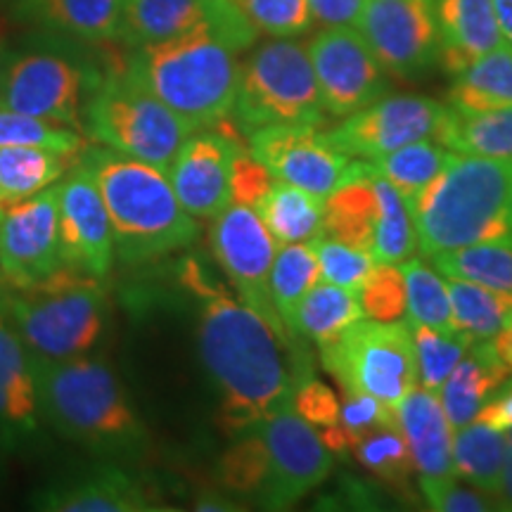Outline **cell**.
I'll return each mask as SVG.
<instances>
[{"label":"cell","mask_w":512,"mask_h":512,"mask_svg":"<svg viewBox=\"0 0 512 512\" xmlns=\"http://www.w3.org/2000/svg\"><path fill=\"white\" fill-rule=\"evenodd\" d=\"M185 292L197 299V344L202 366L219 394V422L238 437L292 403L306 363H292L290 347L259 313L230 292L197 259L178 268Z\"/></svg>","instance_id":"1"},{"label":"cell","mask_w":512,"mask_h":512,"mask_svg":"<svg viewBox=\"0 0 512 512\" xmlns=\"http://www.w3.org/2000/svg\"><path fill=\"white\" fill-rule=\"evenodd\" d=\"M38 361V396L46 427L105 463L133 465L152 441L119 375L102 358Z\"/></svg>","instance_id":"2"},{"label":"cell","mask_w":512,"mask_h":512,"mask_svg":"<svg viewBox=\"0 0 512 512\" xmlns=\"http://www.w3.org/2000/svg\"><path fill=\"white\" fill-rule=\"evenodd\" d=\"M512 159L448 152L444 169L408 197L418 252L427 259L475 245H510Z\"/></svg>","instance_id":"3"},{"label":"cell","mask_w":512,"mask_h":512,"mask_svg":"<svg viewBox=\"0 0 512 512\" xmlns=\"http://www.w3.org/2000/svg\"><path fill=\"white\" fill-rule=\"evenodd\" d=\"M81 162L98 183L119 261L150 264L197 240L200 223L178 202L164 171L102 145L83 152Z\"/></svg>","instance_id":"4"},{"label":"cell","mask_w":512,"mask_h":512,"mask_svg":"<svg viewBox=\"0 0 512 512\" xmlns=\"http://www.w3.org/2000/svg\"><path fill=\"white\" fill-rule=\"evenodd\" d=\"M240 50L214 29L133 48L124 72L174 110L192 131L230 117Z\"/></svg>","instance_id":"5"},{"label":"cell","mask_w":512,"mask_h":512,"mask_svg":"<svg viewBox=\"0 0 512 512\" xmlns=\"http://www.w3.org/2000/svg\"><path fill=\"white\" fill-rule=\"evenodd\" d=\"M3 294L19 337L43 361L91 356L110 323L105 280L69 268L22 290L5 285Z\"/></svg>","instance_id":"6"},{"label":"cell","mask_w":512,"mask_h":512,"mask_svg":"<svg viewBox=\"0 0 512 512\" xmlns=\"http://www.w3.org/2000/svg\"><path fill=\"white\" fill-rule=\"evenodd\" d=\"M245 136L266 126H323L328 121L306 46L271 38L240 62L233 112Z\"/></svg>","instance_id":"7"},{"label":"cell","mask_w":512,"mask_h":512,"mask_svg":"<svg viewBox=\"0 0 512 512\" xmlns=\"http://www.w3.org/2000/svg\"><path fill=\"white\" fill-rule=\"evenodd\" d=\"M83 131L102 147L169 171L192 128L126 72L105 76L83 105Z\"/></svg>","instance_id":"8"},{"label":"cell","mask_w":512,"mask_h":512,"mask_svg":"<svg viewBox=\"0 0 512 512\" xmlns=\"http://www.w3.org/2000/svg\"><path fill=\"white\" fill-rule=\"evenodd\" d=\"M320 361L339 387L375 396L394 411L418 384L408 320L380 323L361 318L337 339L320 347Z\"/></svg>","instance_id":"9"},{"label":"cell","mask_w":512,"mask_h":512,"mask_svg":"<svg viewBox=\"0 0 512 512\" xmlns=\"http://www.w3.org/2000/svg\"><path fill=\"white\" fill-rule=\"evenodd\" d=\"M209 245L240 302L259 313L275 335L292 347L294 339L275 311L271 297V268L278 247L256 209L228 204L216 219H211Z\"/></svg>","instance_id":"10"},{"label":"cell","mask_w":512,"mask_h":512,"mask_svg":"<svg viewBox=\"0 0 512 512\" xmlns=\"http://www.w3.org/2000/svg\"><path fill=\"white\" fill-rule=\"evenodd\" d=\"M88 76L74 60L55 50L12 55L0 69V107L83 128Z\"/></svg>","instance_id":"11"},{"label":"cell","mask_w":512,"mask_h":512,"mask_svg":"<svg viewBox=\"0 0 512 512\" xmlns=\"http://www.w3.org/2000/svg\"><path fill=\"white\" fill-rule=\"evenodd\" d=\"M261 437L268 451V479L256 496L264 510H287L328 479L330 448L292 403L261 420Z\"/></svg>","instance_id":"12"},{"label":"cell","mask_w":512,"mask_h":512,"mask_svg":"<svg viewBox=\"0 0 512 512\" xmlns=\"http://www.w3.org/2000/svg\"><path fill=\"white\" fill-rule=\"evenodd\" d=\"M249 152L275 181L328 197L351 178L368 174V162L337 152L318 126H266L249 133Z\"/></svg>","instance_id":"13"},{"label":"cell","mask_w":512,"mask_h":512,"mask_svg":"<svg viewBox=\"0 0 512 512\" xmlns=\"http://www.w3.org/2000/svg\"><path fill=\"white\" fill-rule=\"evenodd\" d=\"M306 50L328 117H349L392 88L389 74L356 27L320 29Z\"/></svg>","instance_id":"14"},{"label":"cell","mask_w":512,"mask_h":512,"mask_svg":"<svg viewBox=\"0 0 512 512\" xmlns=\"http://www.w3.org/2000/svg\"><path fill=\"white\" fill-rule=\"evenodd\" d=\"M356 29L396 79H418L439 64L434 0H366Z\"/></svg>","instance_id":"15"},{"label":"cell","mask_w":512,"mask_h":512,"mask_svg":"<svg viewBox=\"0 0 512 512\" xmlns=\"http://www.w3.org/2000/svg\"><path fill=\"white\" fill-rule=\"evenodd\" d=\"M446 107L425 95L387 93L323 133L325 140L342 155L373 162L415 140L437 138Z\"/></svg>","instance_id":"16"},{"label":"cell","mask_w":512,"mask_h":512,"mask_svg":"<svg viewBox=\"0 0 512 512\" xmlns=\"http://www.w3.org/2000/svg\"><path fill=\"white\" fill-rule=\"evenodd\" d=\"M214 29L235 48H252L259 31L233 0H124L119 38L126 46H150L192 31Z\"/></svg>","instance_id":"17"},{"label":"cell","mask_w":512,"mask_h":512,"mask_svg":"<svg viewBox=\"0 0 512 512\" xmlns=\"http://www.w3.org/2000/svg\"><path fill=\"white\" fill-rule=\"evenodd\" d=\"M60 268V202L53 185L5 209L0 223V280L22 290Z\"/></svg>","instance_id":"18"},{"label":"cell","mask_w":512,"mask_h":512,"mask_svg":"<svg viewBox=\"0 0 512 512\" xmlns=\"http://www.w3.org/2000/svg\"><path fill=\"white\" fill-rule=\"evenodd\" d=\"M57 202L62 266L105 280L117 259L112 226L98 183L81 159L57 183Z\"/></svg>","instance_id":"19"},{"label":"cell","mask_w":512,"mask_h":512,"mask_svg":"<svg viewBox=\"0 0 512 512\" xmlns=\"http://www.w3.org/2000/svg\"><path fill=\"white\" fill-rule=\"evenodd\" d=\"M0 280V453L17 456L41 444L46 420L38 396V361L5 309Z\"/></svg>","instance_id":"20"},{"label":"cell","mask_w":512,"mask_h":512,"mask_svg":"<svg viewBox=\"0 0 512 512\" xmlns=\"http://www.w3.org/2000/svg\"><path fill=\"white\" fill-rule=\"evenodd\" d=\"M240 143L221 126L197 128L178 147L169 176L178 202L197 221H211L230 204V169Z\"/></svg>","instance_id":"21"},{"label":"cell","mask_w":512,"mask_h":512,"mask_svg":"<svg viewBox=\"0 0 512 512\" xmlns=\"http://www.w3.org/2000/svg\"><path fill=\"white\" fill-rule=\"evenodd\" d=\"M34 510L46 512H155L166 510L143 479L126 465L105 463L79 475L62 477L29 498Z\"/></svg>","instance_id":"22"},{"label":"cell","mask_w":512,"mask_h":512,"mask_svg":"<svg viewBox=\"0 0 512 512\" xmlns=\"http://www.w3.org/2000/svg\"><path fill=\"white\" fill-rule=\"evenodd\" d=\"M434 15L439 27V64L451 76L505 46L494 0H434Z\"/></svg>","instance_id":"23"},{"label":"cell","mask_w":512,"mask_h":512,"mask_svg":"<svg viewBox=\"0 0 512 512\" xmlns=\"http://www.w3.org/2000/svg\"><path fill=\"white\" fill-rule=\"evenodd\" d=\"M399 430L411 448L413 465L420 479H451L453 427L448 422L439 394L415 384V389L396 408Z\"/></svg>","instance_id":"24"},{"label":"cell","mask_w":512,"mask_h":512,"mask_svg":"<svg viewBox=\"0 0 512 512\" xmlns=\"http://www.w3.org/2000/svg\"><path fill=\"white\" fill-rule=\"evenodd\" d=\"M510 377V368L496 356L491 339L470 344L439 392V401L453 430L475 420L479 408Z\"/></svg>","instance_id":"25"},{"label":"cell","mask_w":512,"mask_h":512,"mask_svg":"<svg viewBox=\"0 0 512 512\" xmlns=\"http://www.w3.org/2000/svg\"><path fill=\"white\" fill-rule=\"evenodd\" d=\"M363 316L358 294L344 287L318 283L294 304V309L287 316L285 328L292 339L304 337L309 342H316L318 347L332 342L342 335L344 330L358 323Z\"/></svg>","instance_id":"26"},{"label":"cell","mask_w":512,"mask_h":512,"mask_svg":"<svg viewBox=\"0 0 512 512\" xmlns=\"http://www.w3.org/2000/svg\"><path fill=\"white\" fill-rule=\"evenodd\" d=\"M377 219V197L373 188V169L368 174L351 178L325 197L320 235L344 242V245L370 252L373 249Z\"/></svg>","instance_id":"27"},{"label":"cell","mask_w":512,"mask_h":512,"mask_svg":"<svg viewBox=\"0 0 512 512\" xmlns=\"http://www.w3.org/2000/svg\"><path fill=\"white\" fill-rule=\"evenodd\" d=\"M124 0H24L22 12L81 41L119 38Z\"/></svg>","instance_id":"28"},{"label":"cell","mask_w":512,"mask_h":512,"mask_svg":"<svg viewBox=\"0 0 512 512\" xmlns=\"http://www.w3.org/2000/svg\"><path fill=\"white\" fill-rule=\"evenodd\" d=\"M448 107L458 112H491L512 107V48L491 50L453 76Z\"/></svg>","instance_id":"29"},{"label":"cell","mask_w":512,"mask_h":512,"mask_svg":"<svg viewBox=\"0 0 512 512\" xmlns=\"http://www.w3.org/2000/svg\"><path fill=\"white\" fill-rule=\"evenodd\" d=\"M323 197L290 183H273L266 197L256 204V214L275 242V247L311 242L320 235L323 223Z\"/></svg>","instance_id":"30"},{"label":"cell","mask_w":512,"mask_h":512,"mask_svg":"<svg viewBox=\"0 0 512 512\" xmlns=\"http://www.w3.org/2000/svg\"><path fill=\"white\" fill-rule=\"evenodd\" d=\"M79 159L38 147H0V207L53 188Z\"/></svg>","instance_id":"31"},{"label":"cell","mask_w":512,"mask_h":512,"mask_svg":"<svg viewBox=\"0 0 512 512\" xmlns=\"http://www.w3.org/2000/svg\"><path fill=\"white\" fill-rule=\"evenodd\" d=\"M503 460L505 430H494L479 420H472L465 427L453 430V470H456V477L496 498V501L501 498Z\"/></svg>","instance_id":"32"},{"label":"cell","mask_w":512,"mask_h":512,"mask_svg":"<svg viewBox=\"0 0 512 512\" xmlns=\"http://www.w3.org/2000/svg\"><path fill=\"white\" fill-rule=\"evenodd\" d=\"M434 140L463 155L512 159V107L491 112H458L446 107Z\"/></svg>","instance_id":"33"},{"label":"cell","mask_w":512,"mask_h":512,"mask_svg":"<svg viewBox=\"0 0 512 512\" xmlns=\"http://www.w3.org/2000/svg\"><path fill=\"white\" fill-rule=\"evenodd\" d=\"M456 330L472 344L491 339L498 330L512 323V294L470 283V280L446 278Z\"/></svg>","instance_id":"34"},{"label":"cell","mask_w":512,"mask_h":512,"mask_svg":"<svg viewBox=\"0 0 512 512\" xmlns=\"http://www.w3.org/2000/svg\"><path fill=\"white\" fill-rule=\"evenodd\" d=\"M373 188L377 197V219L370 254L377 264L399 266L403 261L413 259L418 252L411 211H408L401 192L389 181H384L382 176L373 174Z\"/></svg>","instance_id":"35"},{"label":"cell","mask_w":512,"mask_h":512,"mask_svg":"<svg viewBox=\"0 0 512 512\" xmlns=\"http://www.w3.org/2000/svg\"><path fill=\"white\" fill-rule=\"evenodd\" d=\"M446 159L448 150L444 145H439L434 138H422L399 147V150L387 152V155L377 157L368 164L373 174L392 183L401 192L403 200H408L444 169Z\"/></svg>","instance_id":"36"},{"label":"cell","mask_w":512,"mask_h":512,"mask_svg":"<svg viewBox=\"0 0 512 512\" xmlns=\"http://www.w3.org/2000/svg\"><path fill=\"white\" fill-rule=\"evenodd\" d=\"M432 264L446 278L470 280L512 294V247L475 245L432 256Z\"/></svg>","instance_id":"37"},{"label":"cell","mask_w":512,"mask_h":512,"mask_svg":"<svg viewBox=\"0 0 512 512\" xmlns=\"http://www.w3.org/2000/svg\"><path fill=\"white\" fill-rule=\"evenodd\" d=\"M406 280V320L420 323L439 332H458L453 320L451 297H448L444 278L422 261L408 259L399 264Z\"/></svg>","instance_id":"38"},{"label":"cell","mask_w":512,"mask_h":512,"mask_svg":"<svg viewBox=\"0 0 512 512\" xmlns=\"http://www.w3.org/2000/svg\"><path fill=\"white\" fill-rule=\"evenodd\" d=\"M0 147H38V150L81 157L88 143L79 128L0 107Z\"/></svg>","instance_id":"39"},{"label":"cell","mask_w":512,"mask_h":512,"mask_svg":"<svg viewBox=\"0 0 512 512\" xmlns=\"http://www.w3.org/2000/svg\"><path fill=\"white\" fill-rule=\"evenodd\" d=\"M320 283V266L311 242H294L278 247L271 268V297L283 325L294 304Z\"/></svg>","instance_id":"40"},{"label":"cell","mask_w":512,"mask_h":512,"mask_svg":"<svg viewBox=\"0 0 512 512\" xmlns=\"http://www.w3.org/2000/svg\"><path fill=\"white\" fill-rule=\"evenodd\" d=\"M396 411L387 403L370 394H358L342 389V403H339V418L335 425L318 430L323 444L335 453L351 451L356 441H361L368 432L382 425H396Z\"/></svg>","instance_id":"41"},{"label":"cell","mask_w":512,"mask_h":512,"mask_svg":"<svg viewBox=\"0 0 512 512\" xmlns=\"http://www.w3.org/2000/svg\"><path fill=\"white\" fill-rule=\"evenodd\" d=\"M411 325L415 363H418V384L439 394L451 370L458 366L460 358L470 349V339L460 332H439L420 323Z\"/></svg>","instance_id":"42"},{"label":"cell","mask_w":512,"mask_h":512,"mask_svg":"<svg viewBox=\"0 0 512 512\" xmlns=\"http://www.w3.org/2000/svg\"><path fill=\"white\" fill-rule=\"evenodd\" d=\"M358 463H361L370 475L387 484L406 486L411 479L415 465L411 448H408L406 439L396 425H382L377 430L368 432L356 446L351 448Z\"/></svg>","instance_id":"43"},{"label":"cell","mask_w":512,"mask_h":512,"mask_svg":"<svg viewBox=\"0 0 512 512\" xmlns=\"http://www.w3.org/2000/svg\"><path fill=\"white\" fill-rule=\"evenodd\" d=\"M221 456L219 479L228 491L240 496H259L268 479V451L259 427L242 432Z\"/></svg>","instance_id":"44"},{"label":"cell","mask_w":512,"mask_h":512,"mask_svg":"<svg viewBox=\"0 0 512 512\" xmlns=\"http://www.w3.org/2000/svg\"><path fill=\"white\" fill-rule=\"evenodd\" d=\"M356 294L363 316L370 320L392 323L406 316V280L396 264H375Z\"/></svg>","instance_id":"45"},{"label":"cell","mask_w":512,"mask_h":512,"mask_svg":"<svg viewBox=\"0 0 512 512\" xmlns=\"http://www.w3.org/2000/svg\"><path fill=\"white\" fill-rule=\"evenodd\" d=\"M259 34L297 38L313 27L309 0H233Z\"/></svg>","instance_id":"46"},{"label":"cell","mask_w":512,"mask_h":512,"mask_svg":"<svg viewBox=\"0 0 512 512\" xmlns=\"http://www.w3.org/2000/svg\"><path fill=\"white\" fill-rule=\"evenodd\" d=\"M313 249H316L318 266H320V280L323 283L344 287V290L358 292L363 280L368 278L377 261L373 254L363 252V249H354L344 242L330 240L325 235L311 240Z\"/></svg>","instance_id":"47"},{"label":"cell","mask_w":512,"mask_h":512,"mask_svg":"<svg viewBox=\"0 0 512 512\" xmlns=\"http://www.w3.org/2000/svg\"><path fill=\"white\" fill-rule=\"evenodd\" d=\"M420 491L425 496L427 508L437 512H486L501 510L496 498H491L475 486L458 484V477L451 479H420Z\"/></svg>","instance_id":"48"},{"label":"cell","mask_w":512,"mask_h":512,"mask_svg":"<svg viewBox=\"0 0 512 512\" xmlns=\"http://www.w3.org/2000/svg\"><path fill=\"white\" fill-rule=\"evenodd\" d=\"M275 178L266 164H261L252 152L240 147L230 169V204H242V207L256 209V204L266 197L273 188Z\"/></svg>","instance_id":"49"},{"label":"cell","mask_w":512,"mask_h":512,"mask_svg":"<svg viewBox=\"0 0 512 512\" xmlns=\"http://www.w3.org/2000/svg\"><path fill=\"white\" fill-rule=\"evenodd\" d=\"M292 408L316 430L335 425L339 418V399L335 392L311 373L304 375L294 387Z\"/></svg>","instance_id":"50"},{"label":"cell","mask_w":512,"mask_h":512,"mask_svg":"<svg viewBox=\"0 0 512 512\" xmlns=\"http://www.w3.org/2000/svg\"><path fill=\"white\" fill-rule=\"evenodd\" d=\"M366 0H309L313 24L328 27H356Z\"/></svg>","instance_id":"51"},{"label":"cell","mask_w":512,"mask_h":512,"mask_svg":"<svg viewBox=\"0 0 512 512\" xmlns=\"http://www.w3.org/2000/svg\"><path fill=\"white\" fill-rule=\"evenodd\" d=\"M475 420L494 427V430H508V427H512V380L510 377L501 384V389H498V392L491 396L482 408H479Z\"/></svg>","instance_id":"52"},{"label":"cell","mask_w":512,"mask_h":512,"mask_svg":"<svg viewBox=\"0 0 512 512\" xmlns=\"http://www.w3.org/2000/svg\"><path fill=\"white\" fill-rule=\"evenodd\" d=\"M501 510H512V427L505 430V460H503V482H501Z\"/></svg>","instance_id":"53"},{"label":"cell","mask_w":512,"mask_h":512,"mask_svg":"<svg viewBox=\"0 0 512 512\" xmlns=\"http://www.w3.org/2000/svg\"><path fill=\"white\" fill-rule=\"evenodd\" d=\"M494 12L505 46L512 48V0H494Z\"/></svg>","instance_id":"54"},{"label":"cell","mask_w":512,"mask_h":512,"mask_svg":"<svg viewBox=\"0 0 512 512\" xmlns=\"http://www.w3.org/2000/svg\"><path fill=\"white\" fill-rule=\"evenodd\" d=\"M491 347H494L496 356L501 358L505 366L512 370V323H508L503 330H498L496 335L491 337Z\"/></svg>","instance_id":"55"},{"label":"cell","mask_w":512,"mask_h":512,"mask_svg":"<svg viewBox=\"0 0 512 512\" xmlns=\"http://www.w3.org/2000/svg\"><path fill=\"white\" fill-rule=\"evenodd\" d=\"M195 510H240V505H235L230 498L216 494V491H204L195 498Z\"/></svg>","instance_id":"56"},{"label":"cell","mask_w":512,"mask_h":512,"mask_svg":"<svg viewBox=\"0 0 512 512\" xmlns=\"http://www.w3.org/2000/svg\"><path fill=\"white\" fill-rule=\"evenodd\" d=\"M3 216H5V207H0V223H3Z\"/></svg>","instance_id":"57"},{"label":"cell","mask_w":512,"mask_h":512,"mask_svg":"<svg viewBox=\"0 0 512 512\" xmlns=\"http://www.w3.org/2000/svg\"><path fill=\"white\" fill-rule=\"evenodd\" d=\"M510 228H512V195H510Z\"/></svg>","instance_id":"58"}]
</instances>
